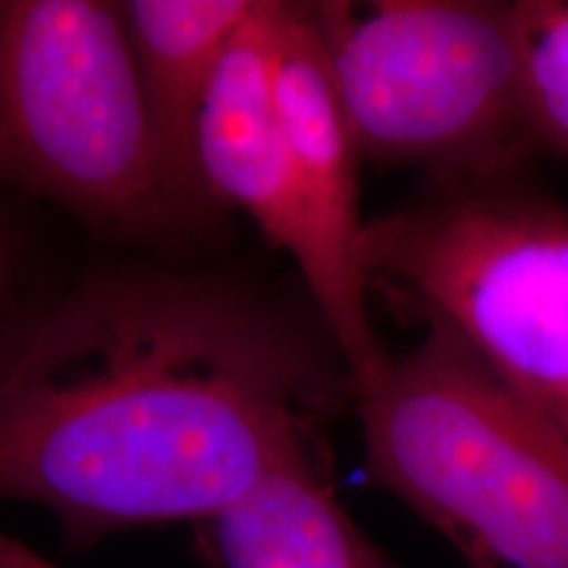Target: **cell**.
<instances>
[{
  "mask_svg": "<svg viewBox=\"0 0 568 568\" xmlns=\"http://www.w3.org/2000/svg\"><path fill=\"white\" fill-rule=\"evenodd\" d=\"M353 400L308 297L222 266H92L0 374V500L51 510L69 548L211 524Z\"/></svg>",
  "mask_w": 568,
  "mask_h": 568,
  "instance_id": "cell-1",
  "label": "cell"
},
{
  "mask_svg": "<svg viewBox=\"0 0 568 568\" xmlns=\"http://www.w3.org/2000/svg\"><path fill=\"white\" fill-rule=\"evenodd\" d=\"M368 479L466 568H568V439L443 329L361 389Z\"/></svg>",
  "mask_w": 568,
  "mask_h": 568,
  "instance_id": "cell-2",
  "label": "cell"
},
{
  "mask_svg": "<svg viewBox=\"0 0 568 568\" xmlns=\"http://www.w3.org/2000/svg\"><path fill=\"white\" fill-rule=\"evenodd\" d=\"M19 197L116 243L205 224L161 161L122 3L0 0V201Z\"/></svg>",
  "mask_w": 568,
  "mask_h": 568,
  "instance_id": "cell-3",
  "label": "cell"
},
{
  "mask_svg": "<svg viewBox=\"0 0 568 568\" xmlns=\"http://www.w3.org/2000/svg\"><path fill=\"white\" fill-rule=\"evenodd\" d=\"M372 293L447 332L568 439V203L529 174L424 184L368 219Z\"/></svg>",
  "mask_w": 568,
  "mask_h": 568,
  "instance_id": "cell-4",
  "label": "cell"
},
{
  "mask_svg": "<svg viewBox=\"0 0 568 568\" xmlns=\"http://www.w3.org/2000/svg\"><path fill=\"white\" fill-rule=\"evenodd\" d=\"M314 6L361 159L426 184L527 174L539 155L510 3L372 0Z\"/></svg>",
  "mask_w": 568,
  "mask_h": 568,
  "instance_id": "cell-5",
  "label": "cell"
},
{
  "mask_svg": "<svg viewBox=\"0 0 568 568\" xmlns=\"http://www.w3.org/2000/svg\"><path fill=\"white\" fill-rule=\"evenodd\" d=\"M276 103L305 222L303 295L335 339L353 395L372 385L389 353L372 322V284L364 266L358 145L339 103L314 6L276 0Z\"/></svg>",
  "mask_w": 568,
  "mask_h": 568,
  "instance_id": "cell-6",
  "label": "cell"
},
{
  "mask_svg": "<svg viewBox=\"0 0 568 568\" xmlns=\"http://www.w3.org/2000/svg\"><path fill=\"white\" fill-rule=\"evenodd\" d=\"M276 0H255L226 51L195 134V163L213 211H240L295 268L305 222L274 82Z\"/></svg>",
  "mask_w": 568,
  "mask_h": 568,
  "instance_id": "cell-7",
  "label": "cell"
},
{
  "mask_svg": "<svg viewBox=\"0 0 568 568\" xmlns=\"http://www.w3.org/2000/svg\"><path fill=\"white\" fill-rule=\"evenodd\" d=\"M255 0H130L122 3L134 71L155 145L176 195L213 216L195 163L203 105Z\"/></svg>",
  "mask_w": 568,
  "mask_h": 568,
  "instance_id": "cell-8",
  "label": "cell"
},
{
  "mask_svg": "<svg viewBox=\"0 0 568 568\" xmlns=\"http://www.w3.org/2000/svg\"><path fill=\"white\" fill-rule=\"evenodd\" d=\"M211 529L226 568H400L337 500L322 447L274 468Z\"/></svg>",
  "mask_w": 568,
  "mask_h": 568,
  "instance_id": "cell-9",
  "label": "cell"
},
{
  "mask_svg": "<svg viewBox=\"0 0 568 568\" xmlns=\"http://www.w3.org/2000/svg\"><path fill=\"white\" fill-rule=\"evenodd\" d=\"M510 11L539 153L568 155V0H514Z\"/></svg>",
  "mask_w": 568,
  "mask_h": 568,
  "instance_id": "cell-10",
  "label": "cell"
},
{
  "mask_svg": "<svg viewBox=\"0 0 568 568\" xmlns=\"http://www.w3.org/2000/svg\"><path fill=\"white\" fill-rule=\"evenodd\" d=\"M55 293L38 284L32 243L13 201H0V374L9 368Z\"/></svg>",
  "mask_w": 568,
  "mask_h": 568,
  "instance_id": "cell-11",
  "label": "cell"
},
{
  "mask_svg": "<svg viewBox=\"0 0 568 568\" xmlns=\"http://www.w3.org/2000/svg\"><path fill=\"white\" fill-rule=\"evenodd\" d=\"M0 568H61L53 560L40 556L30 545L21 542L19 537L0 529Z\"/></svg>",
  "mask_w": 568,
  "mask_h": 568,
  "instance_id": "cell-12",
  "label": "cell"
}]
</instances>
